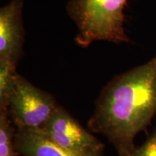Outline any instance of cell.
<instances>
[{
  "label": "cell",
  "instance_id": "1",
  "mask_svg": "<svg viewBox=\"0 0 156 156\" xmlns=\"http://www.w3.org/2000/svg\"><path fill=\"white\" fill-rule=\"evenodd\" d=\"M156 114V55L103 87L88 126L104 135L119 156H132L135 136Z\"/></svg>",
  "mask_w": 156,
  "mask_h": 156
},
{
  "label": "cell",
  "instance_id": "2",
  "mask_svg": "<svg viewBox=\"0 0 156 156\" xmlns=\"http://www.w3.org/2000/svg\"><path fill=\"white\" fill-rule=\"evenodd\" d=\"M127 0H69L67 14L78 32L75 41L87 48L97 41L120 44L129 41L124 28L123 13Z\"/></svg>",
  "mask_w": 156,
  "mask_h": 156
},
{
  "label": "cell",
  "instance_id": "3",
  "mask_svg": "<svg viewBox=\"0 0 156 156\" xmlns=\"http://www.w3.org/2000/svg\"><path fill=\"white\" fill-rule=\"evenodd\" d=\"M58 106L50 93L18 75L7 110L17 129H38L47 122Z\"/></svg>",
  "mask_w": 156,
  "mask_h": 156
},
{
  "label": "cell",
  "instance_id": "4",
  "mask_svg": "<svg viewBox=\"0 0 156 156\" xmlns=\"http://www.w3.org/2000/svg\"><path fill=\"white\" fill-rule=\"evenodd\" d=\"M38 129L56 144L71 151H103L104 147L102 142L85 130L60 105Z\"/></svg>",
  "mask_w": 156,
  "mask_h": 156
},
{
  "label": "cell",
  "instance_id": "5",
  "mask_svg": "<svg viewBox=\"0 0 156 156\" xmlns=\"http://www.w3.org/2000/svg\"><path fill=\"white\" fill-rule=\"evenodd\" d=\"M24 0H10L0 9V64L17 67L23 54Z\"/></svg>",
  "mask_w": 156,
  "mask_h": 156
},
{
  "label": "cell",
  "instance_id": "6",
  "mask_svg": "<svg viewBox=\"0 0 156 156\" xmlns=\"http://www.w3.org/2000/svg\"><path fill=\"white\" fill-rule=\"evenodd\" d=\"M15 143L22 156H104L103 151L77 152L64 148L39 129H17Z\"/></svg>",
  "mask_w": 156,
  "mask_h": 156
},
{
  "label": "cell",
  "instance_id": "7",
  "mask_svg": "<svg viewBox=\"0 0 156 156\" xmlns=\"http://www.w3.org/2000/svg\"><path fill=\"white\" fill-rule=\"evenodd\" d=\"M8 110L0 109V156H18L15 143V130Z\"/></svg>",
  "mask_w": 156,
  "mask_h": 156
},
{
  "label": "cell",
  "instance_id": "8",
  "mask_svg": "<svg viewBox=\"0 0 156 156\" xmlns=\"http://www.w3.org/2000/svg\"><path fill=\"white\" fill-rule=\"evenodd\" d=\"M132 156H156V126L145 143L135 147Z\"/></svg>",
  "mask_w": 156,
  "mask_h": 156
}]
</instances>
